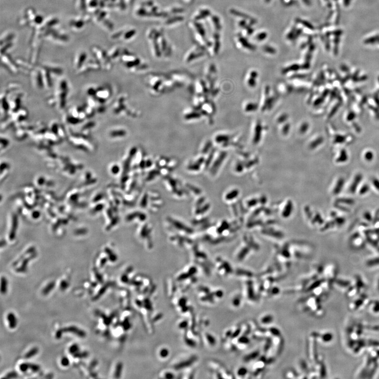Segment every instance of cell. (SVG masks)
Segmentation results:
<instances>
[{
	"mask_svg": "<svg viewBox=\"0 0 379 379\" xmlns=\"http://www.w3.org/2000/svg\"><path fill=\"white\" fill-rule=\"evenodd\" d=\"M122 363H119V364H117V368H116V370H115V374H114L115 377L116 378H120V376H121V372H122Z\"/></svg>",
	"mask_w": 379,
	"mask_h": 379,
	"instance_id": "cell-12",
	"label": "cell"
},
{
	"mask_svg": "<svg viewBox=\"0 0 379 379\" xmlns=\"http://www.w3.org/2000/svg\"><path fill=\"white\" fill-rule=\"evenodd\" d=\"M190 276V274L188 275V274H182L181 276H179V278H178V280H184V279H187V278H188V276Z\"/></svg>",
	"mask_w": 379,
	"mask_h": 379,
	"instance_id": "cell-27",
	"label": "cell"
},
{
	"mask_svg": "<svg viewBox=\"0 0 379 379\" xmlns=\"http://www.w3.org/2000/svg\"><path fill=\"white\" fill-rule=\"evenodd\" d=\"M195 358H192L191 360H188V361H186L185 362H184L183 363H180V364H178V366H175V368L181 369V368H185V367L191 365L192 363L193 362V361H195Z\"/></svg>",
	"mask_w": 379,
	"mask_h": 379,
	"instance_id": "cell-9",
	"label": "cell"
},
{
	"mask_svg": "<svg viewBox=\"0 0 379 379\" xmlns=\"http://www.w3.org/2000/svg\"><path fill=\"white\" fill-rule=\"evenodd\" d=\"M337 282H335V283L338 286H339V287H340L341 288H349V287H350V285H351V283L349 282V281L343 280H338Z\"/></svg>",
	"mask_w": 379,
	"mask_h": 379,
	"instance_id": "cell-8",
	"label": "cell"
},
{
	"mask_svg": "<svg viewBox=\"0 0 379 379\" xmlns=\"http://www.w3.org/2000/svg\"><path fill=\"white\" fill-rule=\"evenodd\" d=\"M55 285V282H50L49 284L46 285V287L44 288V289L43 290V293L44 295L48 294L54 288Z\"/></svg>",
	"mask_w": 379,
	"mask_h": 379,
	"instance_id": "cell-7",
	"label": "cell"
},
{
	"mask_svg": "<svg viewBox=\"0 0 379 379\" xmlns=\"http://www.w3.org/2000/svg\"><path fill=\"white\" fill-rule=\"evenodd\" d=\"M187 325H188V322L186 321H184L180 324V327H181V328H184L187 326Z\"/></svg>",
	"mask_w": 379,
	"mask_h": 379,
	"instance_id": "cell-30",
	"label": "cell"
},
{
	"mask_svg": "<svg viewBox=\"0 0 379 379\" xmlns=\"http://www.w3.org/2000/svg\"><path fill=\"white\" fill-rule=\"evenodd\" d=\"M372 305V311L374 313H379V301H374L371 303Z\"/></svg>",
	"mask_w": 379,
	"mask_h": 379,
	"instance_id": "cell-11",
	"label": "cell"
},
{
	"mask_svg": "<svg viewBox=\"0 0 379 379\" xmlns=\"http://www.w3.org/2000/svg\"><path fill=\"white\" fill-rule=\"evenodd\" d=\"M29 366L30 369L32 371H33V372H37L40 369V366L38 365L35 364L29 363Z\"/></svg>",
	"mask_w": 379,
	"mask_h": 379,
	"instance_id": "cell-14",
	"label": "cell"
},
{
	"mask_svg": "<svg viewBox=\"0 0 379 379\" xmlns=\"http://www.w3.org/2000/svg\"><path fill=\"white\" fill-rule=\"evenodd\" d=\"M107 285H105V286H104L102 288L100 289V291L99 292V293H97V294L96 295V296L95 297V300H97V299L99 298L101 295H102V294L104 293V292H105V291L107 290Z\"/></svg>",
	"mask_w": 379,
	"mask_h": 379,
	"instance_id": "cell-16",
	"label": "cell"
},
{
	"mask_svg": "<svg viewBox=\"0 0 379 379\" xmlns=\"http://www.w3.org/2000/svg\"><path fill=\"white\" fill-rule=\"evenodd\" d=\"M233 299L234 300H232L233 305L234 306H236V307H238L239 305H240V304H241V303H241V300L240 299V298L238 297V296H235Z\"/></svg>",
	"mask_w": 379,
	"mask_h": 379,
	"instance_id": "cell-19",
	"label": "cell"
},
{
	"mask_svg": "<svg viewBox=\"0 0 379 379\" xmlns=\"http://www.w3.org/2000/svg\"><path fill=\"white\" fill-rule=\"evenodd\" d=\"M17 376H18V374L15 372H11L7 374L5 378H7V379L15 378L16 377H17Z\"/></svg>",
	"mask_w": 379,
	"mask_h": 379,
	"instance_id": "cell-20",
	"label": "cell"
},
{
	"mask_svg": "<svg viewBox=\"0 0 379 379\" xmlns=\"http://www.w3.org/2000/svg\"><path fill=\"white\" fill-rule=\"evenodd\" d=\"M321 341L323 343H328L331 342L333 338V335L332 333L330 332H327L321 335Z\"/></svg>",
	"mask_w": 379,
	"mask_h": 379,
	"instance_id": "cell-4",
	"label": "cell"
},
{
	"mask_svg": "<svg viewBox=\"0 0 379 379\" xmlns=\"http://www.w3.org/2000/svg\"><path fill=\"white\" fill-rule=\"evenodd\" d=\"M75 358H85L88 356V353L87 352H78L76 354L73 355Z\"/></svg>",
	"mask_w": 379,
	"mask_h": 379,
	"instance_id": "cell-17",
	"label": "cell"
},
{
	"mask_svg": "<svg viewBox=\"0 0 379 379\" xmlns=\"http://www.w3.org/2000/svg\"><path fill=\"white\" fill-rule=\"evenodd\" d=\"M368 299V296L366 295H363L362 296L359 297V299H357L356 300H355L353 301L350 305V307L352 310H356L357 309H359L360 307H362L364 303L363 302L364 301H367Z\"/></svg>",
	"mask_w": 379,
	"mask_h": 379,
	"instance_id": "cell-2",
	"label": "cell"
},
{
	"mask_svg": "<svg viewBox=\"0 0 379 379\" xmlns=\"http://www.w3.org/2000/svg\"><path fill=\"white\" fill-rule=\"evenodd\" d=\"M185 303H186V300H185L184 299H182L179 302V305L183 308L185 307Z\"/></svg>",
	"mask_w": 379,
	"mask_h": 379,
	"instance_id": "cell-28",
	"label": "cell"
},
{
	"mask_svg": "<svg viewBox=\"0 0 379 379\" xmlns=\"http://www.w3.org/2000/svg\"><path fill=\"white\" fill-rule=\"evenodd\" d=\"M207 340L209 341V342L211 344H214L215 343V339H214V338L213 337H212L210 335L207 334Z\"/></svg>",
	"mask_w": 379,
	"mask_h": 379,
	"instance_id": "cell-24",
	"label": "cell"
},
{
	"mask_svg": "<svg viewBox=\"0 0 379 379\" xmlns=\"http://www.w3.org/2000/svg\"><path fill=\"white\" fill-rule=\"evenodd\" d=\"M136 302H137V305H140V306H141V302L136 301Z\"/></svg>",
	"mask_w": 379,
	"mask_h": 379,
	"instance_id": "cell-33",
	"label": "cell"
},
{
	"mask_svg": "<svg viewBox=\"0 0 379 379\" xmlns=\"http://www.w3.org/2000/svg\"><path fill=\"white\" fill-rule=\"evenodd\" d=\"M38 352H39L38 348H37L36 347H33L32 349H31V350L29 351L26 353V354L25 356V358L26 359H30V358H32L33 356H35Z\"/></svg>",
	"mask_w": 379,
	"mask_h": 379,
	"instance_id": "cell-6",
	"label": "cell"
},
{
	"mask_svg": "<svg viewBox=\"0 0 379 379\" xmlns=\"http://www.w3.org/2000/svg\"><path fill=\"white\" fill-rule=\"evenodd\" d=\"M7 319L9 322V327L11 329H14L16 327L17 325V320H16L15 315H14L13 313H10L7 314Z\"/></svg>",
	"mask_w": 379,
	"mask_h": 379,
	"instance_id": "cell-3",
	"label": "cell"
},
{
	"mask_svg": "<svg viewBox=\"0 0 379 379\" xmlns=\"http://www.w3.org/2000/svg\"><path fill=\"white\" fill-rule=\"evenodd\" d=\"M246 372H247V371H246V369L240 368V369L239 370L238 372H237V374H239L238 376H244V374L245 375V374H246Z\"/></svg>",
	"mask_w": 379,
	"mask_h": 379,
	"instance_id": "cell-22",
	"label": "cell"
},
{
	"mask_svg": "<svg viewBox=\"0 0 379 379\" xmlns=\"http://www.w3.org/2000/svg\"><path fill=\"white\" fill-rule=\"evenodd\" d=\"M174 377L173 374H172L171 373H168L165 374V378L167 379H172Z\"/></svg>",
	"mask_w": 379,
	"mask_h": 379,
	"instance_id": "cell-29",
	"label": "cell"
},
{
	"mask_svg": "<svg viewBox=\"0 0 379 379\" xmlns=\"http://www.w3.org/2000/svg\"><path fill=\"white\" fill-rule=\"evenodd\" d=\"M168 351L166 349H162L160 352V355L162 357H166L168 356Z\"/></svg>",
	"mask_w": 379,
	"mask_h": 379,
	"instance_id": "cell-23",
	"label": "cell"
},
{
	"mask_svg": "<svg viewBox=\"0 0 379 379\" xmlns=\"http://www.w3.org/2000/svg\"><path fill=\"white\" fill-rule=\"evenodd\" d=\"M63 332H71L72 333L74 334L81 337H84L86 335V333L84 331L80 329L79 328L75 326H70L68 327H65L62 329Z\"/></svg>",
	"mask_w": 379,
	"mask_h": 379,
	"instance_id": "cell-1",
	"label": "cell"
},
{
	"mask_svg": "<svg viewBox=\"0 0 379 379\" xmlns=\"http://www.w3.org/2000/svg\"><path fill=\"white\" fill-rule=\"evenodd\" d=\"M63 333V331H62V329L58 330L56 332V337L57 339H60V338L61 337L62 335V334Z\"/></svg>",
	"mask_w": 379,
	"mask_h": 379,
	"instance_id": "cell-25",
	"label": "cell"
},
{
	"mask_svg": "<svg viewBox=\"0 0 379 379\" xmlns=\"http://www.w3.org/2000/svg\"><path fill=\"white\" fill-rule=\"evenodd\" d=\"M68 286V283L65 281H62L60 284V288L62 290H65Z\"/></svg>",
	"mask_w": 379,
	"mask_h": 379,
	"instance_id": "cell-21",
	"label": "cell"
},
{
	"mask_svg": "<svg viewBox=\"0 0 379 379\" xmlns=\"http://www.w3.org/2000/svg\"><path fill=\"white\" fill-rule=\"evenodd\" d=\"M19 369L21 371L25 372L27 371V370L29 369V363H23L19 365Z\"/></svg>",
	"mask_w": 379,
	"mask_h": 379,
	"instance_id": "cell-15",
	"label": "cell"
},
{
	"mask_svg": "<svg viewBox=\"0 0 379 379\" xmlns=\"http://www.w3.org/2000/svg\"><path fill=\"white\" fill-rule=\"evenodd\" d=\"M186 343L188 344V345H189L190 346H191V347H195V342L191 340L187 339L186 340Z\"/></svg>",
	"mask_w": 379,
	"mask_h": 379,
	"instance_id": "cell-26",
	"label": "cell"
},
{
	"mask_svg": "<svg viewBox=\"0 0 379 379\" xmlns=\"http://www.w3.org/2000/svg\"><path fill=\"white\" fill-rule=\"evenodd\" d=\"M272 320H273V317L271 315H266L263 316L262 318H260V321L262 323H264L265 322L266 323L269 322L270 323L272 321Z\"/></svg>",
	"mask_w": 379,
	"mask_h": 379,
	"instance_id": "cell-10",
	"label": "cell"
},
{
	"mask_svg": "<svg viewBox=\"0 0 379 379\" xmlns=\"http://www.w3.org/2000/svg\"><path fill=\"white\" fill-rule=\"evenodd\" d=\"M79 351V347L78 346V344H74L72 345L69 348V352L71 354L74 355L75 354L78 353Z\"/></svg>",
	"mask_w": 379,
	"mask_h": 379,
	"instance_id": "cell-13",
	"label": "cell"
},
{
	"mask_svg": "<svg viewBox=\"0 0 379 379\" xmlns=\"http://www.w3.org/2000/svg\"><path fill=\"white\" fill-rule=\"evenodd\" d=\"M61 363L62 366H68L70 364V361L68 360V358L66 356L63 357L61 361Z\"/></svg>",
	"mask_w": 379,
	"mask_h": 379,
	"instance_id": "cell-18",
	"label": "cell"
},
{
	"mask_svg": "<svg viewBox=\"0 0 379 379\" xmlns=\"http://www.w3.org/2000/svg\"><path fill=\"white\" fill-rule=\"evenodd\" d=\"M377 290L379 292V279L378 281V282H377Z\"/></svg>",
	"mask_w": 379,
	"mask_h": 379,
	"instance_id": "cell-32",
	"label": "cell"
},
{
	"mask_svg": "<svg viewBox=\"0 0 379 379\" xmlns=\"http://www.w3.org/2000/svg\"><path fill=\"white\" fill-rule=\"evenodd\" d=\"M122 281L124 283H127L128 281V279H127V276H123V277L122 278Z\"/></svg>",
	"mask_w": 379,
	"mask_h": 379,
	"instance_id": "cell-31",
	"label": "cell"
},
{
	"mask_svg": "<svg viewBox=\"0 0 379 379\" xmlns=\"http://www.w3.org/2000/svg\"><path fill=\"white\" fill-rule=\"evenodd\" d=\"M7 289V281L5 278L2 277L1 281V291L2 294L6 293Z\"/></svg>",
	"mask_w": 379,
	"mask_h": 379,
	"instance_id": "cell-5",
	"label": "cell"
}]
</instances>
